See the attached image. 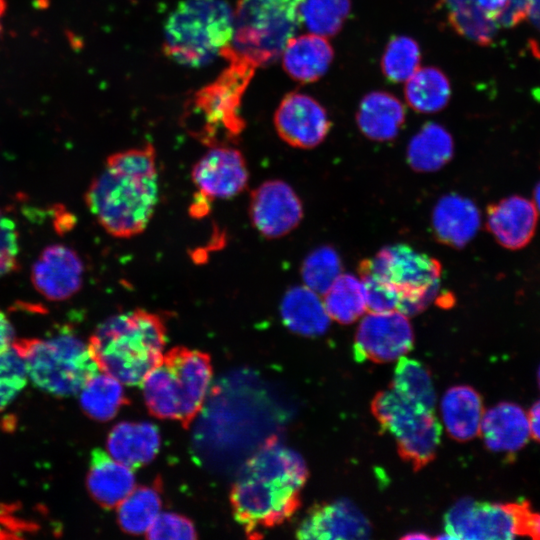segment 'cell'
I'll return each mask as SVG.
<instances>
[{"label": "cell", "instance_id": "obj_42", "mask_svg": "<svg viewBox=\"0 0 540 540\" xmlns=\"http://www.w3.org/2000/svg\"><path fill=\"white\" fill-rule=\"evenodd\" d=\"M14 330L6 315L0 310V352L14 343Z\"/></svg>", "mask_w": 540, "mask_h": 540}, {"label": "cell", "instance_id": "obj_18", "mask_svg": "<svg viewBox=\"0 0 540 540\" xmlns=\"http://www.w3.org/2000/svg\"><path fill=\"white\" fill-rule=\"evenodd\" d=\"M537 222L536 206L522 196H509L487 207V229L506 249L518 250L529 244Z\"/></svg>", "mask_w": 540, "mask_h": 540}, {"label": "cell", "instance_id": "obj_9", "mask_svg": "<svg viewBox=\"0 0 540 540\" xmlns=\"http://www.w3.org/2000/svg\"><path fill=\"white\" fill-rule=\"evenodd\" d=\"M372 412L394 438L400 456L414 468L427 465L437 452L441 425L434 410L414 404L391 388L376 394Z\"/></svg>", "mask_w": 540, "mask_h": 540}, {"label": "cell", "instance_id": "obj_40", "mask_svg": "<svg viewBox=\"0 0 540 540\" xmlns=\"http://www.w3.org/2000/svg\"><path fill=\"white\" fill-rule=\"evenodd\" d=\"M18 234L15 223L0 211V277L17 267Z\"/></svg>", "mask_w": 540, "mask_h": 540}, {"label": "cell", "instance_id": "obj_15", "mask_svg": "<svg viewBox=\"0 0 540 540\" xmlns=\"http://www.w3.org/2000/svg\"><path fill=\"white\" fill-rule=\"evenodd\" d=\"M274 126L279 137L290 146L311 149L326 138L331 122L324 107L313 97L291 92L275 111Z\"/></svg>", "mask_w": 540, "mask_h": 540}, {"label": "cell", "instance_id": "obj_25", "mask_svg": "<svg viewBox=\"0 0 540 540\" xmlns=\"http://www.w3.org/2000/svg\"><path fill=\"white\" fill-rule=\"evenodd\" d=\"M280 315L290 331L306 337L324 334L331 322L323 301L305 285L286 291L280 304Z\"/></svg>", "mask_w": 540, "mask_h": 540}, {"label": "cell", "instance_id": "obj_48", "mask_svg": "<svg viewBox=\"0 0 540 540\" xmlns=\"http://www.w3.org/2000/svg\"><path fill=\"white\" fill-rule=\"evenodd\" d=\"M404 538H407V539H418V538H428V536H426L425 534L423 533H418V534H415L413 533L412 535H406Z\"/></svg>", "mask_w": 540, "mask_h": 540}, {"label": "cell", "instance_id": "obj_26", "mask_svg": "<svg viewBox=\"0 0 540 540\" xmlns=\"http://www.w3.org/2000/svg\"><path fill=\"white\" fill-rule=\"evenodd\" d=\"M405 120L403 104L383 91L368 93L360 102L356 121L360 131L374 141L394 139Z\"/></svg>", "mask_w": 540, "mask_h": 540}, {"label": "cell", "instance_id": "obj_33", "mask_svg": "<svg viewBox=\"0 0 540 540\" xmlns=\"http://www.w3.org/2000/svg\"><path fill=\"white\" fill-rule=\"evenodd\" d=\"M161 497L153 487L134 488L118 505L117 515L121 528L131 534L147 532L160 513Z\"/></svg>", "mask_w": 540, "mask_h": 540}, {"label": "cell", "instance_id": "obj_27", "mask_svg": "<svg viewBox=\"0 0 540 540\" xmlns=\"http://www.w3.org/2000/svg\"><path fill=\"white\" fill-rule=\"evenodd\" d=\"M454 151L450 133L437 123H426L408 144L407 160L417 172H434L446 165Z\"/></svg>", "mask_w": 540, "mask_h": 540}, {"label": "cell", "instance_id": "obj_12", "mask_svg": "<svg viewBox=\"0 0 540 540\" xmlns=\"http://www.w3.org/2000/svg\"><path fill=\"white\" fill-rule=\"evenodd\" d=\"M516 523L510 503L458 500L444 517V535L449 539H513Z\"/></svg>", "mask_w": 540, "mask_h": 540}, {"label": "cell", "instance_id": "obj_13", "mask_svg": "<svg viewBox=\"0 0 540 540\" xmlns=\"http://www.w3.org/2000/svg\"><path fill=\"white\" fill-rule=\"evenodd\" d=\"M249 217L264 237L280 238L294 230L303 218L300 198L282 180H268L251 193Z\"/></svg>", "mask_w": 540, "mask_h": 540}, {"label": "cell", "instance_id": "obj_47", "mask_svg": "<svg viewBox=\"0 0 540 540\" xmlns=\"http://www.w3.org/2000/svg\"><path fill=\"white\" fill-rule=\"evenodd\" d=\"M6 11V1L0 0V34L2 32V17Z\"/></svg>", "mask_w": 540, "mask_h": 540}, {"label": "cell", "instance_id": "obj_31", "mask_svg": "<svg viewBox=\"0 0 540 540\" xmlns=\"http://www.w3.org/2000/svg\"><path fill=\"white\" fill-rule=\"evenodd\" d=\"M329 317L340 324H351L367 310L361 280L351 274H340L323 294Z\"/></svg>", "mask_w": 540, "mask_h": 540}, {"label": "cell", "instance_id": "obj_23", "mask_svg": "<svg viewBox=\"0 0 540 540\" xmlns=\"http://www.w3.org/2000/svg\"><path fill=\"white\" fill-rule=\"evenodd\" d=\"M440 413L442 424L453 439L463 442L480 434L484 408L474 388L456 385L447 389L440 401Z\"/></svg>", "mask_w": 540, "mask_h": 540}, {"label": "cell", "instance_id": "obj_46", "mask_svg": "<svg viewBox=\"0 0 540 540\" xmlns=\"http://www.w3.org/2000/svg\"><path fill=\"white\" fill-rule=\"evenodd\" d=\"M534 205L537 211L540 212V182L535 186L533 191Z\"/></svg>", "mask_w": 540, "mask_h": 540}, {"label": "cell", "instance_id": "obj_8", "mask_svg": "<svg viewBox=\"0 0 540 540\" xmlns=\"http://www.w3.org/2000/svg\"><path fill=\"white\" fill-rule=\"evenodd\" d=\"M14 344L25 361L28 379L53 396L78 394L99 371L88 343L72 332Z\"/></svg>", "mask_w": 540, "mask_h": 540}, {"label": "cell", "instance_id": "obj_44", "mask_svg": "<svg viewBox=\"0 0 540 540\" xmlns=\"http://www.w3.org/2000/svg\"><path fill=\"white\" fill-rule=\"evenodd\" d=\"M479 6L495 22L498 13L505 6L507 0H477Z\"/></svg>", "mask_w": 540, "mask_h": 540}, {"label": "cell", "instance_id": "obj_30", "mask_svg": "<svg viewBox=\"0 0 540 540\" xmlns=\"http://www.w3.org/2000/svg\"><path fill=\"white\" fill-rule=\"evenodd\" d=\"M122 383L111 375L99 371L79 392L80 405L92 419L108 421L125 402Z\"/></svg>", "mask_w": 540, "mask_h": 540}, {"label": "cell", "instance_id": "obj_7", "mask_svg": "<svg viewBox=\"0 0 540 540\" xmlns=\"http://www.w3.org/2000/svg\"><path fill=\"white\" fill-rule=\"evenodd\" d=\"M303 0H238L229 50L256 68L276 61L299 30Z\"/></svg>", "mask_w": 540, "mask_h": 540}, {"label": "cell", "instance_id": "obj_28", "mask_svg": "<svg viewBox=\"0 0 540 540\" xmlns=\"http://www.w3.org/2000/svg\"><path fill=\"white\" fill-rule=\"evenodd\" d=\"M451 86L446 75L435 67L419 68L405 86L408 105L421 113L443 109L450 99Z\"/></svg>", "mask_w": 540, "mask_h": 540}, {"label": "cell", "instance_id": "obj_32", "mask_svg": "<svg viewBox=\"0 0 540 540\" xmlns=\"http://www.w3.org/2000/svg\"><path fill=\"white\" fill-rule=\"evenodd\" d=\"M390 388L404 399L434 410L436 394L431 375L417 360L405 356L397 360Z\"/></svg>", "mask_w": 540, "mask_h": 540}, {"label": "cell", "instance_id": "obj_3", "mask_svg": "<svg viewBox=\"0 0 540 540\" xmlns=\"http://www.w3.org/2000/svg\"><path fill=\"white\" fill-rule=\"evenodd\" d=\"M166 329L157 314L142 309L102 322L88 342L99 370L122 384H141L163 356Z\"/></svg>", "mask_w": 540, "mask_h": 540}, {"label": "cell", "instance_id": "obj_6", "mask_svg": "<svg viewBox=\"0 0 540 540\" xmlns=\"http://www.w3.org/2000/svg\"><path fill=\"white\" fill-rule=\"evenodd\" d=\"M233 34V9L225 0H183L164 26L163 51L188 67H202L220 56Z\"/></svg>", "mask_w": 540, "mask_h": 540}, {"label": "cell", "instance_id": "obj_22", "mask_svg": "<svg viewBox=\"0 0 540 540\" xmlns=\"http://www.w3.org/2000/svg\"><path fill=\"white\" fill-rule=\"evenodd\" d=\"M281 56L283 68L292 79L311 83L328 71L334 51L326 37L310 33L291 38Z\"/></svg>", "mask_w": 540, "mask_h": 540}, {"label": "cell", "instance_id": "obj_4", "mask_svg": "<svg viewBox=\"0 0 540 540\" xmlns=\"http://www.w3.org/2000/svg\"><path fill=\"white\" fill-rule=\"evenodd\" d=\"M220 57L228 62L227 67L193 94L184 113L187 130L208 147L229 145L243 132L242 98L257 69L232 53L228 45Z\"/></svg>", "mask_w": 540, "mask_h": 540}, {"label": "cell", "instance_id": "obj_43", "mask_svg": "<svg viewBox=\"0 0 540 540\" xmlns=\"http://www.w3.org/2000/svg\"><path fill=\"white\" fill-rule=\"evenodd\" d=\"M530 434L540 442V400H538L529 410L528 413Z\"/></svg>", "mask_w": 540, "mask_h": 540}, {"label": "cell", "instance_id": "obj_16", "mask_svg": "<svg viewBox=\"0 0 540 540\" xmlns=\"http://www.w3.org/2000/svg\"><path fill=\"white\" fill-rule=\"evenodd\" d=\"M83 263L71 248L54 244L46 247L33 264L31 279L36 290L49 300H66L83 282Z\"/></svg>", "mask_w": 540, "mask_h": 540}, {"label": "cell", "instance_id": "obj_39", "mask_svg": "<svg viewBox=\"0 0 540 540\" xmlns=\"http://www.w3.org/2000/svg\"><path fill=\"white\" fill-rule=\"evenodd\" d=\"M146 533L150 539L184 540L196 538L193 523L184 516L170 512L159 513Z\"/></svg>", "mask_w": 540, "mask_h": 540}, {"label": "cell", "instance_id": "obj_45", "mask_svg": "<svg viewBox=\"0 0 540 540\" xmlns=\"http://www.w3.org/2000/svg\"><path fill=\"white\" fill-rule=\"evenodd\" d=\"M528 16L532 23L540 30V0H531Z\"/></svg>", "mask_w": 540, "mask_h": 540}, {"label": "cell", "instance_id": "obj_29", "mask_svg": "<svg viewBox=\"0 0 540 540\" xmlns=\"http://www.w3.org/2000/svg\"><path fill=\"white\" fill-rule=\"evenodd\" d=\"M450 26L461 36L479 44L493 42L499 26L479 6L477 0H440Z\"/></svg>", "mask_w": 540, "mask_h": 540}, {"label": "cell", "instance_id": "obj_38", "mask_svg": "<svg viewBox=\"0 0 540 540\" xmlns=\"http://www.w3.org/2000/svg\"><path fill=\"white\" fill-rule=\"evenodd\" d=\"M358 272L363 284L366 306L369 312L397 310L399 295L385 280L377 276L370 267L369 259L360 262Z\"/></svg>", "mask_w": 540, "mask_h": 540}, {"label": "cell", "instance_id": "obj_41", "mask_svg": "<svg viewBox=\"0 0 540 540\" xmlns=\"http://www.w3.org/2000/svg\"><path fill=\"white\" fill-rule=\"evenodd\" d=\"M531 0H507L498 13L495 22L499 27L510 28L525 20L529 13Z\"/></svg>", "mask_w": 540, "mask_h": 540}, {"label": "cell", "instance_id": "obj_5", "mask_svg": "<svg viewBox=\"0 0 540 540\" xmlns=\"http://www.w3.org/2000/svg\"><path fill=\"white\" fill-rule=\"evenodd\" d=\"M211 378L207 354L175 347L143 379L145 403L154 416L186 426L199 412Z\"/></svg>", "mask_w": 540, "mask_h": 540}, {"label": "cell", "instance_id": "obj_36", "mask_svg": "<svg viewBox=\"0 0 540 540\" xmlns=\"http://www.w3.org/2000/svg\"><path fill=\"white\" fill-rule=\"evenodd\" d=\"M341 270V260L335 249L321 246L304 259L301 276L305 286L323 295L341 274Z\"/></svg>", "mask_w": 540, "mask_h": 540}, {"label": "cell", "instance_id": "obj_2", "mask_svg": "<svg viewBox=\"0 0 540 540\" xmlns=\"http://www.w3.org/2000/svg\"><path fill=\"white\" fill-rule=\"evenodd\" d=\"M156 152L148 143L110 155L91 182L86 204L111 236L130 238L148 226L157 202Z\"/></svg>", "mask_w": 540, "mask_h": 540}, {"label": "cell", "instance_id": "obj_50", "mask_svg": "<svg viewBox=\"0 0 540 540\" xmlns=\"http://www.w3.org/2000/svg\"><path fill=\"white\" fill-rule=\"evenodd\" d=\"M537 540H540V524H539V529H538V536H537Z\"/></svg>", "mask_w": 540, "mask_h": 540}, {"label": "cell", "instance_id": "obj_1", "mask_svg": "<svg viewBox=\"0 0 540 540\" xmlns=\"http://www.w3.org/2000/svg\"><path fill=\"white\" fill-rule=\"evenodd\" d=\"M307 477L298 452L274 439L262 445L246 461L231 490L234 517L247 535L257 537L292 516Z\"/></svg>", "mask_w": 540, "mask_h": 540}, {"label": "cell", "instance_id": "obj_35", "mask_svg": "<svg viewBox=\"0 0 540 540\" xmlns=\"http://www.w3.org/2000/svg\"><path fill=\"white\" fill-rule=\"evenodd\" d=\"M418 43L408 36H394L388 42L381 61L385 77L394 83L407 81L420 66Z\"/></svg>", "mask_w": 540, "mask_h": 540}, {"label": "cell", "instance_id": "obj_49", "mask_svg": "<svg viewBox=\"0 0 540 540\" xmlns=\"http://www.w3.org/2000/svg\"><path fill=\"white\" fill-rule=\"evenodd\" d=\"M538 383H539V386H540V368L538 370Z\"/></svg>", "mask_w": 540, "mask_h": 540}, {"label": "cell", "instance_id": "obj_14", "mask_svg": "<svg viewBox=\"0 0 540 540\" xmlns=\"http://www.w3.org/2000/svg\"><path fill=\"white\" fill-rule=\"evenodd\" d=\"M209 148L191 171L200 195L208 200L229 199L243 192L249 172L241 151L229 145Z\"/></svg>", "mask_w": 540, "mask_h": 540}, {"label": "cell", "instance_id": "obj_20", "mask_svg": "<svg viewBox=\"0 0 540 540\" xmlns=\"http://www.w3.org/2000/svg\"><path fill=\"white\" fill-rule=\"evenodd\" d=\"M480 434L489 450L515 453L531 435L528 415L514 403H499L484 413Z\"/></svg>", "mask_w": 540, "mask_h": 540}, {"label": "cell", "instance_id": "obj_11", "mask_svg": "<svg viewBox=\"0 0 540 540\" xmlns=\"http://www.w3.org/2000/svg\"><path fill=\"white\" fill-rule=\"evenodd\" d=\"M414 333L408 317L398 310L369 312L360 322L353 345L357 361H397L412 348Z\"/></svg>", "mask_w": 540, "mask_h": 540}, {"label": "cell", "instance_id": "obj_37", "mask_svg": "<svg viewBox=\"0 0 540 540\" xmlns=\"http://www.w3.org/2000/svg\"><path fill=\"white\" fill-rule=\"evenodd\" d=\"M27 380L25 361L13 343L0 352V411L21 392Z\"/></svg>", "mask_w": 540, "mask_h": 540}, {"label": "cell", "instance_id": "obj_34", "mask_svg": "<svg viewBox=\"0 0 540 540\" xmlns=\"http://www.w3.org/2000/svg\"><path fill=\"white\" fill-rule=\"evenodd\" d=\"M350 9V0H303L300 13L310 33L331 37L341 30Z\"/></svg>", "mask_w": 540, "mask_h": 540}, {"label": "cell", "instance_id": "obj_21", "mask_svg": "<svg viewBox=\"0 0 540 540\" xmlns=\"http://www.w3.org/2000/svg\"><path fill=\"white\" fill-rule=\"evenodd\" d=\"M87 487L94 500L105 508L118 506L135 488L132 468L95 449L91 453Z\"/></svg>", "mask_w": 540, "mask_h": 540}, {"label": "cell", "instance_id": "obj_17", "mask_svg": "<svg viewBox=\"0 0 540 540\" xmlns=\"http://www.w3.org/2000/svg\"><path fill=\"white\" fill-rule=\"evenodd\" d=\"M296 532L300 539H364L371 526L350 500L338 499L312 507Z\"/></svg>", "mask_w": 540, "mask_h": 540}, {"label": "cell", "instance_id": "obj_10", "mask_svg": "<svg viewBox=\"0 0 540 540\" xmlns=\"http://www.w3.org/2000/svg\"><path fill=\"white\" fill-rule=\"evenodd\" d=\"M372 271L398 293L397 310L413 316L435 299L441 277V263L404 244L382 248L369 259Z\"/></svg>", "mask_w": 540, "mask_h": 540}, {"label": "cell", "instance_id": "obj_19", "mask_svg": "<svg viewBox=\"0 0 540 540\" xmlns=\"http://www.w3.org/2000/svg\"><path fill=\"white\" fill-rule=\"evenodd\" d=\"M480 212L473 201L457 194L439 199L432 213V227L439 242L463 248L479 230Z\"/></svg>", "mask_w": 540, "mask_h": 540}, {"label": "cell", "instance_id": "obj_24", "mask_svg": "<svg viewBox=\"0 0 540 540\" xmlns=\"http://www.w3.org/2000/svg\"><path fill=\"white\" fill-rule=\"evenodd\" d=\"M160 448L158 428L148 422H121L107 438L108 454L131 468L149 463Z\"/></svg>", "mask_w": 540, "mask_h": 540}]
</instances>
